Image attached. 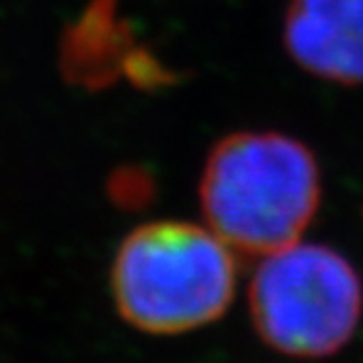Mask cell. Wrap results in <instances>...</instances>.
I'll use <instances>...</instances> for the list:
<instances>
[{
  "label": "cell",
  "mask_w": 363,
  "mask_h": 363,
  "mask_svg": "<svg viewBox=\"0 0 363 363\" xmlns=\"http://www.w3.org/2000/svg\"><path fill=\"white\" fill-rule=\"evenodd\" d=\"M208 227L243 255H272L300 241L321 203L311 149L281 133H234L213 147L201 175Z\"/></svg>",
  "instance_id": "1"
},
{
  "label": "cell",
  "mask_w": 363,
  "mask_h": 363,
  "mask_svg": "<svg viewBox=\"0 0 363 363\" xmlns=\"http://www.w3.org/2000/svg\"><path fill=\"white\" fill-rule=\"evenodd\" d=\"M111 288L130 325L149 335H177L227 311L236 290V262L210 227L151 222L121 243Z\"/></svg>",
  "instance_id": "2"
},
{
  "label": "cell",
  "mask_w": 363,
  "mask_h": 363,
  "mask_svg": "<svg viewBox=\"0 0 363 363\" xmlns=\"http://www.w3.org/2000/svg\"><path fill=\"white\" fill-rule=\"evenodd\" d=\"M250 318L283 357L325 359L357 333L363 286L354 264L318 243H293L264 255L248 290Z\"/></svg>",
  "instance_id": "3"
},
{
  "label": "cell",
  "mask_w": 363,
  "mask_h": 363,
  "mask_svg": "<svg viewBox=\"0 0 363 363\" xmlns=\"http://www.w3.org/2000/svg\"><path fill=\"white\" fill-rule=\"evenodd\" d=\"M286 48L309 74L363 83V0H290Z\"/></svg>",
  "instance_id": "4"
},
{
  "label": "cell",
  "mask_w": 363,
  "mask_h": 363,
  "mask_svg": "<svg viewBox=\"0 0 363 363\" xmlns=\"http://www.w3.org/2000/svg\"><path fill=\"white\" fill-rule=\"evenodd\" d=\"M133 50V35L118 17L116 0H90L62 35L60 67L69 83L97 90L123 74Z\"/></svg>",
  "instance_id": "5"
},
{
  "label": "cell",
  "mask_w": 363,
  "mask_h": 363,
  "mask_svg": "<svg viewBox=\"0 0 363 363\" xmlns=\"http://www.w3.org/2000/svg\"><path fill=\"white\" fill-rule=\"evenodd\" d=\"M113 201L123 208H142L154 199V179L140 168L116 170L108 184Z\"/></svg>",
  "instance_id": "6"
}]
</instances>
